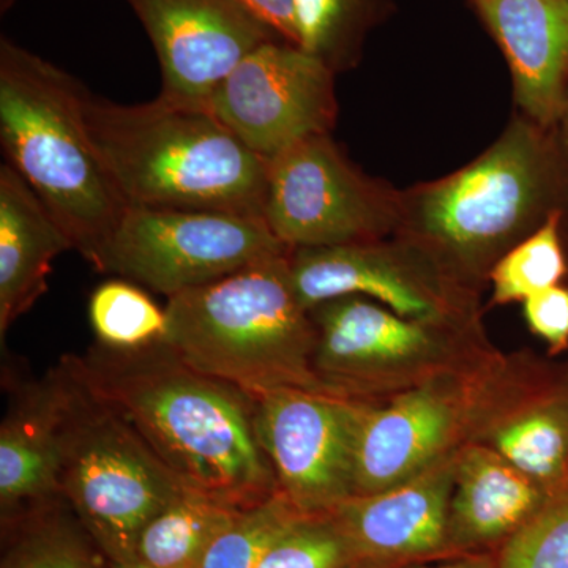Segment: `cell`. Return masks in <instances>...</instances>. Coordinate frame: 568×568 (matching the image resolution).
Listing matches in <instances>:
<instances>
[{"mask_svg": "<svg viewBox=\"0 0 568 568\" xmlns=\"http://www.w3.org/2000/svg\"><path fill=\"white\" fill-rule=\"evenodd\" d=\"M497 558L491 552H469V555L450 556L436 564H416L405 568H496Z\"/></svg>", "mask_w": 568, "mask_h": 568, "instance_id": "4dcf8cb0", "label": "cell"}, {"mask_svg": "<svg viewBox=\"0 0 568 568\" xmlns=\"http://www.w3.org/2000/svg\"><path fill=\"white\" fill-rule=\"evenodd\" d=\"M67 377L59 488L110 564L136 559L145 526L185 491L140 433L62 357Z\"/></svg>", "mask_w": 568, "mask_h": 568, "instance_id": "8992f818", "label": "cell"}, {"mask_svg": "<svg viewBox=\"0 0 568 568\" xmlns=\"http://www.w3.org/2000/svg\"><path fill=\"white\" fill-rule=\"evenodd\" d=\"M526 323L551 349L559 353L568 346V287L552 286L523 302Z\"/></svg>", "mask_w": 568, "mask_h": 568, "instance_id": "f1b7e54d", "label": "cell"}, {"mask_svg": "<svg viewBox=\"0 0 568 568\" xmlns=\"http://www.w3.org/2000/svg\"><path fill=\"white\" fill-rule=\"evenodd\" d=\"M559 134L560 140H562L564 145H566L567 152H568V99L566 104V110H564L562 119H560L559 122Z\"/></svg>", "mask_w": 568, "mask_h": 568, "instance_id": "1f68e13d", "label": "cell"}, {"mask_svg": "<svg viewBox=\"0 0 568 568\" xmlns=\"http://www.w3.org/2000/svg\"><path fill=\"white\" fill-rule=\"evenodd\" d=\"M291 252L168 298L164 345L250 395L278 388L327 394L313 366L316 327L295 294Z\"/></svg>", "mask_w": 568, "mask_h": 568, "instance_id": "5b68a950", "label": "cell"}, {"mask_svg": "<svg viewBox=\"0 0 568 568\" xmlns=\"http://www.w3.org/2000/svg\"><path fill=\"white\" fill-rule=\"evenodd\" d=\"M558 211L568 212L566 145L558 129L517 112L462 170L402 190L395 237L462 283L488 276L508 250Z\"/></svg>", "mask_w": 568, "mask_h": 568, "instance_id": "7a4b0ae2", "label": "cell"}, {"mask_svg": "<svg viewBox=\"0 0 568 568\" xmlns=\"http://www.w3.org/2000/svg\"><path fill=\"white\" fill-rule=\"evenodd\" d=\"M564 487H568V474H567L566 484H564Z\"/></svg>", "mask_w": 568, "mask_h": 568, "instance_id": "836d02e7", "label": "cell"}, {"mask_svg": "<svg viewBox=\"0 0 568 568\" xmlns=\"http://www.w3.org/2000/svg\"><path fill=\"white\" fill-rule=\"evenodd\" d=\"M0 425V508L3 521L61 499V443L67 377L61 364L41 379L18 381Z\"/></svg>", "mask_w": 568, "mask_h": 568, "instance_id": "2e32d148", "label": "cell"}, {"mask_svg": "<svg viewBox=\"0 0 568 568\" xmlns=\"http://www.w3.org/2000/svg\"><path fill=\"white\" fill-rule=\"evenodd\" d=\"M256 398V433L276 487L301 514L327 515L355 495L351 399L278 388Z\"/></svg>", "mask_w": 568, "mask_h": 568, "instance_id": "30bf717a", "label": "cell"}, {"mask_svg": "<svg viewBox=\"0 0 568 568\" xmlns=\"http://www.w3.org/2000/svg\"><path fill=\"white\" fill-rule=\"evenodd\" d=\"M495 450L548 495L559 491L568 474V399L515 418L497 432Z\"/></svg>", "mask_w": 568, "mask_h": 568, "instance_id": "603a6c76", "label": "cell"}, {"mask_svg": "<svg viewBox=\"0 0 568 568\" xmlns=\"http://www.w3.org/2000/svg\"><path fill=\"white\" fill-rule=\"evenodd\" d=\"M73 242L31 185L0 166V335L48 291L52 261Z\"/></svg>", "mask_w": 568, "mask_h": 568, "instance_id": "d6986e66", "label": "cell"}, {"mask_svg": "<svg viewBox=\"0 0 568 568\" xmlns=\"http://www.w3.org/2000/svg\"><path fill=\"white\" fill-rule=\"evenodd\" d=\"M351 551L334 517L305 515L265 551L257 568H351Z\"/></svg>", "mask_w": 568, "mask_h": 568, "instance_id": "83f0119b", "label": "cell"}, {"mask_svg": "<svg viewBox=\"0 0 568 568\" xmlns=\"http://www.w3.org/2000/svg\"><path fill=\"white\" fill-rule=\"evenodd\" d=\"M14 523L17 537L3 555L2 568H110V560L62 497Z\"/></svg>", "mask_w": 568, "mask_h": 568, "instance_id": "7402d4cb", "label": "cell"}, {"mask_svg": "<svg viewBox=\"0 0 568 568\" xmlns=\"http://www.w3.org/2000/svg\"><path fill=\"white\" fill-rule=\"evenodd\" d=\"M77 376L134 426L189 491L239 510L278 493L256 433V398L197 372L171 347L65 355Z\"/></svg>", "mask_w": 568, "mask_h": 568, "instance_id": "6da1fadb", "label": "cell"}, {"mask_svg": "<svg viewBox=\"0 0 568 568\" xmlns=\"http://www.w3.org/2000/svg\"><path fill=\"white\" fill-rule=\"evenodd\" d=\"M566 215L567 211L551 213L537 231L518 242L493 265L488 275L491 282V304H523L534 294L562 282L568 274L562 242Z\"/></svg>", "mask_w": 568, "mask_h": 568, "instance_id": "d4e9b609", "label": "cell"}, {"mask_svg": "<svg viewBox=\"0 0 568 568\" xmlns=\"http://www.w3.org/2000/svg\"><path fill=\"white\" fill-rule=\"evenodd\" d=\"M110 568H159V567H152L148 566V564L140 562V560H130V562H123V564H110Z\"/></svg>", "mask_w": 568, "mask_h": 568, "instance_id": "d6a6232c", "label": "cell"}, {"mask_svg": "<svg viewBox=\"0 0 568 568\" xmlns=\"http://www.w3.org/2000/svg\"><path fill=\"white\" fill-rule=\"evenodd\" d=\"M97 152L129 207L237 213L264 219L268 160L209 108L159 99L118 104L85 92Z\"/></svg>", "mask_w": 568, "mask_h": 568, "instance_id": "3957f363", "label": "cell"}, {"mask_svg": "<svg viewBox=\"0 0 568 568\" xmlns=\"http://www.w3.org/2000/svg\"><path fill=\"white\" fill-rule=\"evenodd\" d=\"M499 44L519 114L558 129L568 99V0H466Z\"/></svg>", "mask_w": 568, "mask_h": 568, "instance_id": "9a60e30c", "label": "cell"}, {"mask_svg": "<svg viewBox=\"0 0 568 568\" xmlns=\"http://www.w3.org/2000/svg\"><path fill=\"white\" fill-rule=\"evenodd\" d=\"M390 10L392 0H295L301 48L336 74L354 69L366 37Z\"/></svg>", "mask_w": 568, "mask_h": 568, "instance_id": "44dd1931", "label": "cell"}, {"mask_svg": "<svg viewBox=\"0 0 568 568\" xmlns=\"http://www.w3.org/2000/svg\"><path fill=\"white\" fill-rule=\"evenodd\" d=\"M353 405L354 496L386 491L425 473L454 435V407L433 388H414L387 407Z\"/></svg>", "mask_w": 568, "mask_h": 568, "instance_id": "e0dca14e", "label": "cell"}, {"mask_svg": "<svg viewBox=\"0 0 568 568\" xmlns=\"http://www.w3.org/2000/svg\"><path fill=\"white\" fill-rule=\"evenodd\" d=\"M548 496L496 450L467 448L455 463L448 555L481 552L499 541L506 544Z\"/></svg>", "mask_w": 568, "mask_h": 568, "instance_id": "ac0fdd59", "label": "cell"}, {"mask_svg": "<svg viewBox=\"0 0 568 568\" xmlns=\"http://www.w3.org/2000/svg\"><path fill=\"white\" fill-rule=\"evenodd\" d=\"M496 568H568V487L549 495L508 538Z\"/></svg>", "mask_w": 568, "mask_h": 568, "instance_id": "4316f807", "label": "cell"}, {"mask_svg": "<svg viewBox=\"0 0 568 568\" xmlns=\"http://www.w3.org/2000/svg\"><path fill=\"white\" fill-rule=\"evenodd\" d=\"M246 10L272 29L286 43L301 47L295 0H241Z\"/></svg>", "mask_w": 568, "mask_h": 568, "instance_id": "f546056e", "label": "cell"}, {"mask_svg": "<svg viewBox=\"0 0 568 568\" xmlns=\"http://www.w3.org/2000/svg\"><path fill=\"white\" fill-rule=\"evenodd\" d=\"M151 37L160 69L159 97L209 108L213 93L250 52L283 41L241 0H126Z\"/></svg>", "mask_w": 568, "mask_h": 568, "instance_id": "7c38bea8", "label": "cell"}, {"mask_svg": "<svg viewBox=\"0 0 568 568\" xmlns=\"http://www.w3.org/2000/svg\"><path fill=\"white\" fill-rule=\"evenodd\" d=\"M291 280L308 312L358 295L420 323L444 325L462 316L467 293L416 246L402 239L369 244L295 248Z\"/></svg>", "mask_w": 568, "mask_h": 568, "instance_id": "8fae6325", "label": "cell"}, {"mask_svg": "<svg viewBox=\"0 0 568 568\" xmlns=\"http://www.w3.org/2000/svg\"><path fill=\"white\" fill-rule=\"evenodd\" d=\"M316 327L313 366L328 395L353 399L386 366L422 361L433 353L435 328L358 295L335 298L312 312Z\"/></svg>", "mask_w": 568, "mask_h": 568, "instance_id": "5bb4252c", "label": "cell"}, {"mask_svg": "<svg viewBox=\"0 0 568 568\" xmlns=\"http://www.w3.org/2000/svg\"><path fill=\"white\" fill-rule=\"evenodd\" d=\"M89 321L97 345L108 349L142 351L166 343V308L129 280H108L93 290Z\"/></svg>", "mask_w": 568, "mask_h": 568, "instance_id": "cb8c5ba5", "label": "cell"}, {"mask_svg": "<svg viewBox=\"0 0 568 568\" xmlns=\"http://www.w3.org/2000/svg\"><path fill=\"white\" fill-rule=\"evenodd\" d=\"M290 252L261 216L126 207L92 265L170 298Z\"/></svg>", "mask_w": 568, "mask_h": 568, "instance_id": "52a82bcc", "label": "cell"}, {"mask_svg": "<svg viewBox=\"0 0 568 568\" xmlns=\"http://www.w3.org/2000/svg\"><path fill=\"white\" fill-rule=\"evenodd\" d=\"M241 511L185 489L142 530L136 560L159 568H200L213 540Z\"/></svg>", "mask_w": 568, "mask_h": 568, "instance_id": "ffe728a7", "label": "cell"}, {"mask_svg": "<svg viewBox=\"0 0 568 568\" xmlns=\"http://www.w3.org/2000/svg\"><path fill=\"white\" fill-rule=\"evenodd\" d=\"M336 73L286 41L250 52L213 93L209 110L265 160L316 134L338 118Z\"/></svg>", "mask_w": 568, "mask_h": 568, "instance_id": "9c48e42d", "label": "cell"}, {"mask_svg": "<svg viewBox=\"0 0 568 568\" xmlns=\"http://www.w3.org/2000/svg\"><path fill=\"white\" fill-rule=\"evenodd\" d=\"M85 92L54 63L0 40V142L7 163L93 264L129 205L89 134Z\"/></svg>", "mask_w": 568, "mask_h": 568, "instance_id": "277c9868", "label": "cell"}, {"mask_svg": "<svg viewBox=\"0 0 568 568\" xmlns=\"http://www.w3.org/2000/svg\"><path fill=\"white\" fill-rule=\"evenodd\" d=\"M455 463L444 462L375 495L353 496L332 511L346 538L351 568H405L448 555Z\"/></svg>", "mask_w": 568, "mask_h": 568, "instance_id": "4fadbf2b", "label": "cell"}, {"mask_svg": "<svg viewBox=\"0 0 568 568\" xmlns=\"http://www.w3.org/2000/svg\"><path fill=\"white\" fill-rule=\"evenodd\" d=\"M302 517L282 493L245 508L213 540L200 568H257L276 538Z\"/></svg>", "mask_w": 568, "mask_h": 568, "instance_id": "484cf974", "label": "cell"}, {"mask_svg": "<svg viewBox=\"0 0 568 568\" xmlns=\"http://www.w3.org/2000/svg\"><path fill=\"white\" fill-rule=\"evenodd\" d=\"M399 193L316 134L268 160L263 216L291 250L369 244L394 237Z\"/></svg>", "mask_w": 568, "mask_h": 568, "instance_id": "ba28073f", "label": "cell"}]
</instances>
